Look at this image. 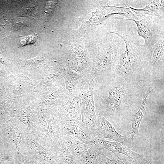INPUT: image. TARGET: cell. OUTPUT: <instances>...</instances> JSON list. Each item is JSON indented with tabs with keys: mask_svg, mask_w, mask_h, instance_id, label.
I'll return each instance as SVG.
<instances>
[{
	"mask_svg": "<svg viewBox=\"0 0 164 164\" xmlns=\"http://www.w3.org/2000/svg\"><path fill=\"white\" fill-rule=\"evenodd\" d=\"M92 86L97 118L108 120L120 114L123 106L142 100L147 90L144 82L128 80L113 72L99 75Z\"/></svg>",
	"mask_w": 164,
	"mask_h": 164,
	"instance_id": "obj_1",
	"label": "cell"
},
{
	"mask_svg": "<svg viewBox=\"0 0 164 164\" xmlns=\"http://www.w3.org/2000/svg\"><path fill=\"white\" fill-rule=\"evenodd\" d=\"M108 34L117 35L124 40L126 49L124 52L118 55L113 72L126 80L139 82L145 81L146 77L142 59L141 45L138 37L133 31L123 33L116 29Z\"/></svg>",
	"mask_w": 164,
	"mask_h": 164,
	"instance_id": "obj_2",
	"label": "cell"
},
{
	"mask_svg": "<svg viewBox=\"0 0 164 164\" xmlns=\"http://www.w3.org/2000/svg\"><path fill=\"white\" fill-rule=\"evenodd\" d=\"M111 34H107L98 42V51L92 63L89 86L92 85L93 80L99 75L113 71L121 41L117 35Z\"/></svg>",
	"mask_w": 164,
	"mask_h": 164,
	"instance_id": "obj_3",
	"label": "cell"
},
{
	"mask_svg": "<svg viewBox=\"0 0 164 164\" xmlns=\"http://www.w3.org/2000/svg\"><path fill=\"white\" fill-rule=\"evenodd\" d=\"M116 19L134 21L137 27L138 36L144 39L141 45L142 55L147 53L154 47L159 39L164 36V18L149 15L135 20L116 17Z\"/></svg>",
	"mask_w": 164,
	"mask_h": 164,
	"instance_id": "obj_4",
	"label": "cell"
},
{
	"mask_svg": "<svg viewBox=\"0 0 164 164\" xmlns=\"http://www.w3.org/2000/svg\"><path fill=\"white\" fill-rule=\"evenodd\" d=\"M65 76L55 81L47 91L41 94L36 93L38 108L40 111L43 112L67 102L69 95L65 87Z\"/></svg>",
	"mask_w": 164,
	"mask_h": 164,
	"instance_id": "obj_5",
	"label": "cell"
},
{
	"mask_svg": "<svg viewBox=\"0 0 164 164\" xmlns=\"http://www.w3.org/2000/svg\"><path fill=\"white\" fill-rule=\"evenodd\" d=\"M146 77L149 79L164 77V36L147 53L142 54Z\"/></svg>",
	"mask_w": 164,
	"mask_h": 164,
	"instance_id": "obj_6",
	"label": "cell"
},
{
	"mask_svg": "<svg viewBox=\"0 0 164 164\" xmlns=\"http://www.w3.org/2000/svg\"><path fill=\"white\" fill-rule=\"evenodd\" d=\"M21 147L19 150L23 155L31 159H36L43 164H59L58 159L50 149L44 148L25 131L21 132Z\"/></svg>",
	"mask_w": 164,
	"mask_h": 164,
	"instance_id": "obj_7",
	"label": "cell"
},
{
	"mask_svg": "<svg viewBox=\"0 0 164 164\" xmlns=\"http://www.w3.org/2000/svg\"><path fill=\"white\" fill-rule=\"evenodd\" d=\"M41 112L38 108L37 94L33 91L27 95L22 104L15 111L12 117L22 123L26 132L31 135Z\"/></svg>",
	"mask_w": 164,
	"mask_h": 164,
	"instance_id": "obj_8",
	"label": "cell"
},
{
	"mask_svg": "<svg viewBox=\"0 0 164 164\" xmlns=\"http://www.w3.org/2000/svg\"><path fill=\"white\" fill-rule=\"evenodd\" d=\"M64 47V60L72 70L81 73L91 69L93 60L88 56L86 48L81 42Z\"/></svg>",
	"mask_w": 164,
	"mask_h": 164,
	"instance_id": "obj_9",
	"label": "cell"
},
{
	"mask_svg": "<svg viewBox=\"0 0 164 164\" xmlns=\"http://www.w3.org/2000/svg\"><path fill=\"white\" fill-rule=\"evenodd\" d=\"M24 124L15 118H11L5 124L0 123V145L9 151L19 150L22 144L21 132Z\"/></svg>",
	"mask_w": 164,
	"mask_h": 164,
	"instance_id": "obj_10",
	"label": "cell"
},
{
	"mask_svg": "<svg viewBox=\"0 0 164 164\" xmlns=\"http://www.w3.org/2000/svg\"><path fill=\"white\" fill-rule=\"evenodd\" d=\"M153 89V87H150L143 94L140 108L133 116L127 133L123 136V145H124L129 148L133 146L134 136L138 133L142 119L147 115L146 110L147 101L148 97Z\"/></svg>",
	"mask_w": 164,
	"mask_h": 164,
	"instance_id": "obj_11",
	"label": "cell"
},
{
	"mask_svg": "<svg viewBox=\"0 0 164 164\" xmlns=\"http://www.w3.org/2000/svg\"><path fill=\"white\" fill-rule=\"evenodd\" d=\"M79 99L81 115V120L88 128L97 120L95 110L93 91L92 86L80 93Z\"/></svg>",
	"mask_w": 164,
	"mask_h": 164,
	"instance_id": "obj_12",
	"label": "cell"
},
{
	"mask_svg": "<svg viewBox=\"0 0 164 164\" xmlns=\"http://www.w3.org/2000/svg\"><path fill=\"white\" fill-rule=\"evenodd\" d=\"M88 128L94 138H109L123 145V136L119 134L113 125L104 117L97 118L96 122Z\"/></svg>",
	"mask_w": 164,
	"mask_h": 164,
	"instance_id": "obj_13",
	"label": "cell"
},
{
	"mask_svg": "<svg viewBox=\"0 0 164 164\" xmlns=\"http://www.w3.org/2000/svg\"><path fill=\"white\" fill-rule=\"evenodd\" d=\"M60 133L72 136L87 145L94 143L95 138L91 136L88 128L81 120L74 121H62L60 125Z\"/></svg>",
	"mask_w": 164,
	"mask_h": 164,
	"instance_id": "obj_14",
	"label": "cell"
},
{
	"mask_svg": "<svg viewBox=\"0 0 164 164\" xmlns=\"http://www.w3.org/2000/svg\"><path fill=\"white\" fill-rule=\"evenodd\" d=\"M19 63L21 66L27 69L28 72L26 76L34 82L38 81L39 83L50 68L46 64L43 56H37L29 59L20 60Z\"/></svg>",
	"mask_w": 164,
	"mask_h": 164,
	"instance_id": "obj_15",
	"label": "cell"
},
{
	"mask_svg": "<svg viewBox=\"0 0 164 164\" xmlns=\"http://www.w3.org/2000/svg\"><path fill=\"white\" fill-rule=\"evenodd\" d=\"M10 96H19L33 91L35 88L33 81L21 73L13 75L8 80Z\"/></svg>",
	"mask_w": 164,
	"mask_h": 164,
	"instance_id": "obj_16",
	"label": "cell"
},
{
	"mask_svg": "<svg viewBox=\"0 0 164 164\" xmlns=\"http://www.w3.org/2000/svg\"><path fill=\"white\" fill-rule=\"evenodd\" d=\"M66 65V73L64 83L69 95L68 100L66 103L68 104L79 96L82 91L86 90V85L81 73L72 70L67 63Z\"/></svg>",
	"mask_w": 164,
	"mask_h": 164,
	"instance_id": "obj_17",
	"label": "cell"
},
{
	"mask_svg": "<svg viewBox=\"0 0 164 164\" xmlns=\"http://www.w3.org/2000/svg\"><path fill=\"white\" fill-rule=\"evenodd\" d=\"M66 73L65 62L61 61L56 65L51 67L40 82L35 86L33 92L41 94L50 87L59 79L65 77Z\"/></svg>",
	"mask_w": 164,
	"mask_h": 164,
	"instance_id": "obj_18",
	"label": "cell"
},
{
	"mask_svg": "<svg viewBox=\"0 0 164 164\" xmlns=\"http://www.w3.org/2000/svg\"><path fill=\"white\" fill-rule=\"evenodd\" d=\"M93 143L98 150L104 149L114 154L115 153L122 154L132 161L137 160L142 156L117 142L109 141L103 138H95Z\"/></svg>",
	"mask_w": 164,
	"mask_h": 164,
	"instance_id": "obj_19",
	"label": "cell"
},
{
	"mask_svg": "<svg viewBox=\"0 0 164 164\" xmlns=\"http://www.w3.org/2000/svg\"><path fill=\"white\" fill-rule=\"evenodd\" d=\"M30 136L45 148L50 149L54 143L49 134L43 112L38 116L37 123Z\"/></svg>",
	"mask_w": 164,
	"mask_h": 164,
	"instance_id": "obj_20",
	"label": "cell"
},
{
	"mask_svg": "<svg viewBox=\"0 0 164 164\" xmlns=\"http://www.w3.org/2000/svg\"><path fill=\"white\" fill-rule=\"evenodd\" d=\"M27 95L11 96L0 101V123L5 124L22 104Z\"/></svg>",
	"mask_w": 164,
	"mask_h": 164,
	"instance_id": "obj_21",
	"label": "cell"
},
{
	"mask_svg": "<svg viewBox=\"0 0 164 164\" xmlns=\"http://www.w3.org/2000/svg\"><path fill=\"white\" fill-rule=\"evenodd\" d=\"M144 7L140 9L132 8L127 3L126 7L138 18H143L149 15L155 16L164 18V1L152 0L148 1Z\"/></svg>",
	"mask_w": 164,
	"mask_h": 164,
	"instance_id": "obj_22",
	"label": "cell"
},
{
	"mask_svg": "<svg viewBox=\"0 0 164 164\" xmlns=\"http://www.w3.org/2000/svg\"><path fill=\"white\" fill-rule=\"evenodd\" d=\"M59 136L70 153L81 163L87 152L88 145L68 135L60 133Z\"/></svg>",
	"mask_w": 164,
	"mask_h": 164,
	"instance_id": "obj_23",
	"label": "cell"
},
{
	"mask_svg": "<svg viewBox=\"0 0 164 164\" xmlns=\"http://www.w3.org/2000/svg\"><path fill=\"white\" fill-rule=\"evenodd\" d=\"M43 112L49 134L55 145L60 139V128L62 121L57 107L45 110Z\"/></svg>",
	"mask_w": 164,
	"mask_h": 164,
	"instance_id": "obj_24",
	"label": "cell"
},
{
	"mask_svg": "<svg viewBox=\"0 0 164 164\" xmlns=\"http://www.w3.org/2000/svg\"><path fill=\"white\" fill-rule=\"evenodd\" d=\"M79 96L69 103L57 106L62 121H74L81 120Z\"/></svg>",
	"mask_w": 164,
	"mask_h": 164,
	"instance_id": "obj_25",
	"label": "cell"
},
{
	"mask_svg": "<svg viewBox=\"0 0 164 164\" xmlns=\"http://www.w3.org/2000/svg\"><path fill=\"white\" fill-rule=\"evenodd\" d=\"M50 149L57 158L59 164H81L70 153L60 137Z\"/></svg>",
	"mask_w": 164,
	"mask_h": 164,
	"instance_id": "obj_26",
	"label": "cell"
},
{
	"mask_svg": "<svg viewBox=\"0 0 164 164\" xmlns=\"http://www.w3.org/2000/svg\"><path fill=\"white\" fill-rule=\"evenodd\" d=\"M97 155L99 158L98 164H131L128 160L123 158H121L116 154L114 155L117 157L115 159L111 155L112 159H109L104 154L102 150L98 151Z\"/></svg>",
	"mask_w": 164,
	"mask_h": 164,
	"instance_id": "obj_27",
	"label": "cell"
},
{
	"mask_svg": "<svg viewBox=\"0 0 164 164\" xmlns=\"http://www.w3.org/2000/svg\"><path fill=\"white\" fill-rule=\"evenodd\" d=\"M98 151L94 143L88 145L87 152L81 162V164H98L96 156Z\"/></svg>",
	"mask_w": 164,
	"mask_h": 164,
	"instance_id": "obj_28",
	"label": "cell"
},
{
	"mask_svg": "<svg viewBox=\"0 0 164 164\" xmlns=\"http://www.w3.org/2000/svg\"><path fill=\"white\" fill-rule=\"evenodd\" d=\"M59 5L57 1H48L45 3L44 9V14L46 21L47 22L51 15L54 12L56 7Z\"/></svg>",
	"mask_w": 164,
	"mask_h": 164,
	"instance_id": "obj_29",
	"label": "cell"
},
{
	"mask_svg": "<svg viewBox=\"0 0 164 164\" xmlns=\"http://www.w3.org/2000/svg\"><path fill=\"white\" fill-rule=\"evenodd\" d=\"M155 159V157L151 155H142L139 159L132 161L131 164H153Z\"/></svg>",
	"mask_w": 164,
	"mask_h": 164,
	"instance_id": "obj_30",
	"label": "cell"
},
{
	"mask_svg": "<svg viewBox=\"0 0 164 164\" xmlns=\"http://www.w3.org/2000/svg\"><path fill=\"white\" fill-rule=\"evenodd\" d=\"M159 164H164V159H163V160Z\"/></svg>",
	"mask_w": 164,
	"mask_h": 164,
	"instance_id": "obj_31",
	"label": "cell"
}]
</instances>
